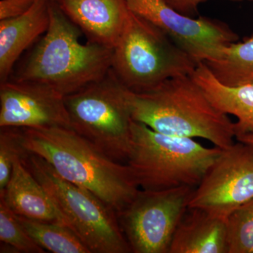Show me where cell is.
<instances>
[{"label":"cell","instance_id":"obj_1","mask_svg":"<svg viewBox=\"0 0 253 253\" xmlns=\"http://www.w3.org/2000/svg\"><path fill=\"white\" fill-rule=\"evenodd\" d=\"M21 149L43 158L61 177L88 190L116 211L139 192L129 167L106 156L70 128H18Z\"/></svg>","mask_w":253,"mask_h":253},{"label":"cell","instance_id":"obj_2","mask_svg":"<svg viewBox=\"0 0 253 253\" xmlns=\"http://www.w3.org/2000/svg\"><path fill=\"white\" fill-rule=\"evenodd\" d=\"M127 100L133 121L153 130L202 138L221 149L234 143V123L212 104L192 76L170 78L143 92L128 90Z\"/></svg>","mask_w":253,"mask_h":253},{"label":"cell","instance_id":"obj_3","mask_svg":"<svg viewBox=\"0 0 253 253\" xmlns=\"http://www.w3.org/2000/svg\"><path fill=\"white\" fill-rule=\"evenodd\" d=\"M82 34L51 0L47 31L9 79L42 83L64 96L99 81L111 70L113 49L89 42L82 44Z\"/></svg>","mask_w":253,"mask_h":253},{"label":"cell","instance_id":"obj_4","mask_svg":"<svg viewBox=\"0 0 253 253\" xmlns=\"http://www.w3.org/2000/svg\"><path fill=\"white\" fill-rule=\"evenodd\" d=\"M131 131L126 165L140 189L196 188L221 154L216 146L205 147L192 138L162 134L134 121Z\"/></svg>","mask_w":253,"mask_h":253},{"label":"cell","instance_id":"obj_5","mask_svg":"<svg viewBox=\"0 0 253 253\" xmlns=\"http://www.w3.org/2000/svg\"><path fill=\"white\" fill-rule=\"evenodd\" d=\"M199 63L164 32L129 11L111 70L128 90L139 93L170 78L192 76Z\"/></svg>","mask_w":253,"mask_h":253},{"label":"cell","instance_id":"obj_6","mask_svg":"<svg viewBox=\"0 0 253 253\" xmlns=\"http://www.w3.org/2000/svg\"><path fill=\"white\" fill-rule=\"evenodd\" d=\"M23 165L41 183L66 226L91 253H129L116 211L90 191L61 177L38 155L21 150Z\"/></svg>","mask_w":253,"mask_h":253},{"label":"cell","instance_id":"obj_7","mask_svg":"<svg viewBox=\"0 0 253 253\" xmlns=\"http://www.w3.org/2000/svg\"><path fill=\"white\" fill-rule=\"evenodd\" d=\"M127 91L110 70L99 81L65 96L73 130L123 164L130 154L133 121Z\"/></svg>","mask_w":253,"mask_h":253},{"label":"cell","instance_id":"obj_8","mask_svg":"<svg viewBox=\"0 0 253 253\" xmlns=\"http://www.w3.org/2000/svg\"><path fill=\"white\" fill-rule=\"evenodd\" d=\"M195 189L181 186L161 191L139 190L130 204L117 213L131 253H169Z\"/></svg>","mask_w":253,"mask_h":253},{"label":"cell","instance_id":"obj_9","mask_svg":"<svg viewBox=\"0 0 253 253\" xmlns=\"http://www.w3.org/2000/svg\"><path fill=\"white\" fill-rule=\"evenodd\" d=\"M128 9L164 32L198 63L217 58L224 46L239 41L226 23L176 11L166 0H125Z\"/></svg>","mask_w":253,"mask_h":253},{"label":"cell","instance_id":"obj_10","mask_svg":"<svg viewBox=\"0 0 253 253\" xmlns=\"http://www.w3.org/2000/svg\"><path fill=\"white\" fill-rule=\"evenodd\" d=\"M253 199V146L238 141L221 154L195 189L189 208L227 219Z\"/></svg>","mask_w":253,"mask_h":253},{"label":"cell","instance_id":"obj_11","mask_svg":"<svg viewBox=\"0 0 253 253\" xmlns=\"http://www.w3.org/2000/svg\"><path fill=\"white\" fill-rule=\"evenodd\" d=\"M50 126L72 129L64 96L36 82L0 83V128Z\"/></svg>","mask_w":253,"mask_h":253},{"label":"cell","instance_id":"obj_12","mask_svg":"<svg viewBox=\"0 0 253 253\" xmlns=\"http://www.w3.org/2000/svg\"><path fill=\"white\" fill-rule=\"evenodd\" d=\"M87 42L113 49L129 10L125 0H53Z\"/></svg>","mask_w":253,"mask_h":253},{"label":"cell","instance_id":"obj_13","mask_svg":"<svg viewBox=\"0 0 253 253\" xmlns=\"http://www.w3.org/2000/svg\"><path fill=\"white\" fill-rule=\"evenodd\" d=\"M51 0H36L16 17L0 21V83L8 81L21 54L47 31Z\"/></svg>","mask_w":253,"mask_h":253},{"label":"cell","instance_id":"obj_14","mask_svg":"<svg viewBox=\"0 0 253 253\" xmlns=\"http://www.w3.org/2000/svg\"><path fill=\"white\" fill-rule=\"evenodd\" d=\"M169 253H229L227 219L199 208H188Z\"/></svg>","mask_w":253,"mask_h":253},{"label":"cell","instance_id":"obj_15","mask_svg":"<svg viewBox=\"0 0 253 253\" xmlns=\"http://www.w3.org/2000/svg\"><path fill=\"white\" fill-rule=\"evenodd\" d=\"M20 153L15 156L11 177L0 198L18 216L66 226L49 195L23 165Z\"/></svg>","mask_w":253,"mask_h":253},{"label":"cell","instance_id":"obj_16","mask_svg":"<svg viewBox=\"0 0 253 253\" xmlns=\"http://www.w3.org/2000/svg\"><path fill=\"white\" fill-rule=\"evenodd\" d=\"M192 77L218 109L237 118V122L234 123L236 136L253 134V84L224 85L204 62L199 63Z\"/></svg>","mask_w":253,"mask_h":253},{"label":"cell","instance_id":"obj_17","mask_svg":"<svg viewBox=\"0 0 253 253\" xmlns=\"http://www.w3.org/2000/svg\"><path fill=\"white\" fill-rule=\"evenodd\" d=\"M205 63L224 85L253 84V35L224 46L217 58Z\"/></svg>","mask_w":253,"mask_h":253},{"label":"cell","instance_id":"obj_18","mask_svg":"<svg viewBox=\"0 0 253 253\" xmlns=\"http://www.w3.org/2000/svg\"><path fill=\"white\" fill-rule=\"evenodd\" d=\"M16 216L25 231L42 249L54 253H91L78 236L63 224Z\"/></svg>","mask_w":253,"mask_h":253},{"label":"cell","instance_id":"obj_19","mask_svg":"<svg viewBox=\"0 0 253 253\" xmlns=\"http://www.w3.org/2000/svg\"><path fill=\"white\" fill-rule=\"evenodd\" d=\"M229 253H253V199L227 218Z\"/></svg>","mask_w":253,"mask_h":253},{"label":"cell","instance_id":"obj_20","mask_svg":"<svg viewBox=\"0 0 253 253\" xmlns=\"http://www.w3.org/2000/svg\"><path fill=\"white\" fill-rule=\"evenodd\" d=\"M0 241L9 245L18 253H42L45 252L33 241L23 229L17 216L0 198Z\"/></svg>","mask_w":253,"mask_h":253},{"label":"cell","instance_id":"obj_21","mask_svg":"<svg viewBox=\"0 0 253 253\" xmlns=\"http://www.w3.org/2000/svg\"><path fill=\"white\" fill-rule=\"evenodd\" d=\"M21 151L18 128L3 127L0 131V193L4 191L12 172L15 156Z\"/></svg>","mask_w":253,"mask_h":253},{"label":"cell","instance_id":"obj_22","mask_svg":"<svg viewBox=\"0 0 253 253\" xmlns=\"http://www.w3.org/2000/svg\"><path fill=\"white\" fill-rule=\"evenodd\" d=\"M36 0H1L0 21L16 17L28 11Z\"/></svg>","mask_w":253,"mask_h":253},{"label":"cell","instance_id":"obj_23","mask_svg":"<svg viewBox=\"0 0 253 253\" xmlns=\"http://www.w3.org/2000/svg\"><path fill=\"white\" fill-rule=\"evenodd\" d=\"M166 1L176 11L186 16L193 17L198 14V6L199 4L208 0H166ZM231 1H243V0H231Z\"/></svg>","mask_w":253,"mask_h":253},{"label":"cell","instance_id":"obj_24","mask_svg":"<svg viewBox=\"0 0 253 253\" xmlns=\"http://www.w3.org/2000/svg\"><path fill=\"white\" fill-rule=\"evenodd\" d=\"M236 139L238 141L253 146V134H241V135L236 136Z\"/></svg>","mask_w":253,"mask_h":253}]
</instances>
